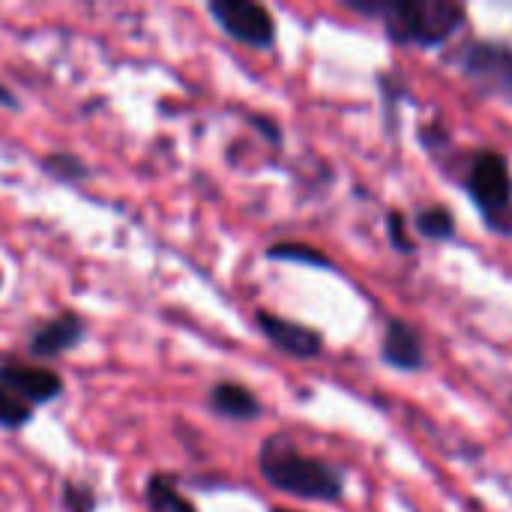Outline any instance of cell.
<instances>
[{
    "label": "cell",
    "instance_id": "cell-1",
    "mask_svg": "<svg viewBox=\"0 0 512 512\" xmlns=\"http://www.w3.org/2000/svg\"><path fill=\"white\" fill-rule=\"evenodd\" d=\"M258 471L270 489L297 501L336 504L345 495V471L327 459L303 453L285 432L264 438L258 450Z\"/></svg>",
    "mask_w": 512,
    "mask_h": 512
},
{
    "label": "cell",
    "instance_id": "cell-2",
    "mask_svg": "<svg viewBox=\"0 0 512 512\" xmlns=\"http://www.w3.org/2000/svg\"><path fill=\"white\" fill-rule=\"evenodd\" d=\"M348 9L381 18L396 45L438 48L465 27V6L453 0H345Z\"/></svg>",
    "mask_w": 512,
    "mask_h": 512
},
{
    "label": "cell",
    "instance_id": "cell-3",
    "mask_svg": "<svg viewBox=\"0 0 512 512\" xmlns=\"http://www.w3.org/2000/svg\"><path fill=\"white\" fill-rule=\"evenodd\" d=\"M465 192L486 225L498 222L512 207L510 159L501 150H477L465 174Z\"/></svg>",
    "mask_w": 512,
    "mask_h": 512
},
{
    "label": "cell",
    "instance_id": "cell-4",
    "mask_svg": "<svg viewBox=\"0 0 512 512\" xmlns=\"http://www.w3.org/2000/svg\"><path fill=\"white\" fill-rule=\"evenodd\" d=\"M207 12L213 15V21L219 24L222 33H228L231 39L255 48V51H267L276 45V18L264 3L255 0H210Z\"/></svg>",
    "mask_w": 512,
    "mask_h": 512
},
{
    "label": "cell",
    "instance_id": "cell-5",
    "mask_svg": "<svg viewBox=\"0 0 512 512\" xmlns=\"http://www.w3.org/2000/svg\"><path fill=\"white\" fill-rule=\"evenodd\" d=\"M255 324L276 351H282V354H288L294 360H315V357L324 354V336L318 330L300 324V321H291V318H282L276 312L258 309Z\"/></svg>",
    "mask_w": 512,
    "mask_h": 512
},
{
    "label": "cell",
    "instance_id": "cell-6",
    "mask_svg": "<svg viewBox=\"0 0 512 512\" xmlns=\"http://www.w3.org/2000/svg\"><path fill=\"white\" fill-rule=\"evenodd\" d=\"M0 384L18 393L33 408L63 396V378L51 366L36 363H0Z\"/></svg>",
    "mask_w": 512,
    "mask_h": 512
},
{
    "label": "cell",
    "instance_id": "cell-7",
    "mask_svg": "<svg viewBox=\"0 0 512 512\" xmlns=\"http://www.w3.org/2000/svg\"><path fill=\"white\" fill-rule=\"evenodd\" d=\"M84 336H87V321L78 312H63L33 330L27 351L36 360H54V357L78 348L84 342Z\"/></svg>",
    "mask_w": 512,
    "mask_h": 512
},
{
    "label": "cell",
    "instance_id": "cell-8",
    "mask_svg": "<svg viewBox=\"0 0 512 512\" xmlns=\"http://www.w3.org/2000/svg\"><path fill=\"white\" fill-rule=\"evenodd\" d=\"M381 360L396 372H423L426 369V345L414 324L402 318H390L381 339Z\"/></svg>",
    "mask_w": 512,
    "mask_h": 512
},
{
    "label": "cell",
    "instance_id": "cell-9",
    "mask_svg": "<svg viewBox=\"0 0 512 512\" xmlns=\"http://www.w3.org/2000/svg\"><path fill=\"white\" fill-rule=\"evenodd\" d=\"M207 408L222 417V420H234V423H252L264 414L261 399L237 381H219L210 387L207 393Z\"/></svg>",
    "mask_w": 512,
    "mask_h": 512
},
{
    "label": "cell",
    "instance_id": "cell-10",
    "mask_svg": "<svg viewBox=\"0 0 512 512\" xmlns=\"http://www.w3.org/2000/svg\"><path fill=\"white\" fill-rule=\"evenodd\" d=\"M147 512H198V507L180 492L171 474H153L144 486Z\"/></svg>",
    "mask_w": 512,
    "mask_h": 512
},
{
    "label": "cell",
    "instance_id": "cell-11",
    "mask_svg": "<svg viewBox=\"0 0 512 512\" xmlns=\"http://www.w3.org/2000/svg\"><path fill=\"white\" fill-rule=\"evenodd\" d=\"M267 258L270 261H285V264H303V267H315V270H336L333 258L309 243L300 240H282L267 246Z\"/></svg>",
    "mask_w": 512,
    "mask_h": 512
},
{
    "label": "cell",
    "instance_id": "cell-12",
    "mask_svg": "<svg viewBox=\"0 0 512 512\" xmlns=\"http://www.w3.org/2000/svg\"><path fill=\"white\" fill-rule=\"evenodd\" d=\"M414 228L420 237L432 240V243H444V240H453L456 237V216L450 207L444 204H432V207H423L414 219Z\"/></svg>",
    "mask_w": 512,
    "mask_h": 512
},
{
    "label": "cell",
    "instance_id": "cell-13",
    "mask_svg": "<svg viewBox=\"0 0 512 512\" xmlns=\"http://www.w3.org/2000/svg\"><path fill=\"white\" fill-rule=\"evenodd\" d=\"M42 171L51 174V177L60 180V183H81V180L90 177L87 162H81L75 153H66V150L48 153V156L42 159Z\"/></svg>",
    "mask_w": 512,
    "mask_h": 512
},
{
    "label": "cell",
    "instance_id": "cell-14",
    "mask_svg": "<svg viewBox=\"0 0 512 512\" xmlns=\"http://www.w3.org/2000/svg\"><path fill=\"white\" fill-rule=\"evenodd\" d=\"M33 420V405L24 402L18 393H12L9 387L0 384V429L6 432H18Z\"/></svg>",
    "mask_w": 512,
    "mask_h": 512
},
{
    "label": "cell",
    "instance_id": "cell-15",
    "mask_svg": "<svg viewBox=\"0 0 512 512\" xmlns=\"http://www.w3.org/2000/svg\"><path fill=\"white\" fill-rule=\"evenodd\" d=\"M63 512H96V492L87 483L78 480H66L63 483Z\"/></svg>",
    "mask_w": 512,
    "mask_h": 512
},
{
    "label": "cell",
    "instance_id": "cell-16",
    "mask_svg": "<svg viewBox=\"0 0 512 512\" xmlns=\"http://www.w3.org/2000/svg\"><path fill=\"white\" fill-rule=\"evenodd\" d=\"M387 237H390L393 249L402 252V255H411V252L417 249V243H414L411 234H408V219H405L402 210H390V213H387Z\"/></svg>",
    "mask_w": 512,
    "mask_h": 512
},
{
    "label": "cell",
    "instance_id": "cell-17",
    "mask_svg": "<svg viewBox=\"0 0 512 512\" xmlns=\"http://www.w3.org/2000/svg\"><path fill=\"white\" fill-rule=\"evenodd\" d=\"M489 228H492L495 234H501V237H512V207L498 219V222H492Z\"/></svg>",
    "mask_w": 512,
    "mask_h": 512
},
{
    "label": "cell",
    "instance_id": "cell-18",
    "mask_svg": "<svg viewBox=\"0 0 512 512\" xmlns=\"http://www.w3.org/2000/svg\"><path fill=\"white\" fill-rule=\"evenodd\" d=\"M0 105H3V108H18V105H21V102L15 99V93H12L6 84H0Z\"/></svg>",
    "mask_w": 512,
    "mask_h": 512
},
{
    "label": "cell",
    "instance_id": "cell-19",
    "mask_svg": "<svg viewBox=\"0 0 512 512\" xmlns=\"http://www.w3.org/2000/svg\"><path fill=\"white\" fill-rule=\"evenodd\" d=\"M273 512H300V510H285V507H276Z\"/></svg>",
    "mask_w": 512,
    "mask_h": 512
},
{
    "label": "cell",
    "instance_id": "cell-20",
    "mask_svg": "<svg viewBox=\"0 0 512 512\" xmlns=\"http://www.w3.org/2000/svg\"><path fill=\"white\" fill-rule=\"evenodd\" d=\"M0 288H3V270H0Z\"/></svg>",
    "mask_w": 512,
    "mask_h": 512
},
{
    "label": "cell",
    "instance_id": "cell-21",
    "mask_svg": "<svg viewBox=\"0 0 512 512\" xmlns=\"http://www.w3.org/2000/svg\"><path fill=\"white\" fill-rule=\"evenodd\" d=\"M510 78H512V72H510Z\"/></svg>",
    "mask_w": 512,
    "mask_h": 512
}]
</instances>
